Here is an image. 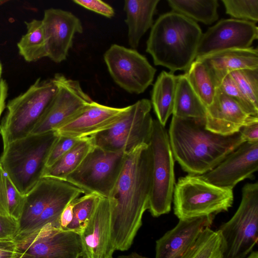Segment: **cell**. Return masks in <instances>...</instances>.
I'll return each instance as SVG.
<instances>
[{
    "label": "cell",
    "mask_w": 258,
    "mask_h": 258,
    "mask_svg": "<svg viewBox=\"0 0 258 258\" xmlns=\"http://www.w3.org/2000/svg\"><path fill=\"white\" fill-rule=\"evenodd\" d=\"M152 159L149 145L125 154L120 172L108 198L111 238L116 250L132 245L149 208Z\"/></svg>",
    "instance_id": "obj_1"
},
{
    "label": "cell",
    "mask_w": 258,
    "mask_h": 258,
    "mask_svg": "<svg viewBox=\"0 0 258 258\" xmlns=\"http://www.w3.org/2000/svg\"><path fill=\"white\" fill-rule=\"evenodd\" d=\"M168 134L174 160L192 175L212 170L244 142L239 132L223 136L207 130L205 118L172 115Z\"/></svg>",
    "instance_id": "obj_2"
},
{
    "label": "cell",
    "mask_w": 258,
    "mask_h": 258,
    "mask_svg": "<svg viewBox=\"0 0 258 258\" xmlns=\"http://www.w3.org/2000/svg\"><path fill=\"white\" fill-rule=\"evenodd\" d=\"M203 33L197 22L174 11L159 17L153 24L146 51L156 66L173 73L186 72L195 61Z\"/></svg>",
    "instance_id": "obj_3"
},
{
    "label": "cell",
    "mask_w": 258,
    "mask_h": 258,
    "mask_svg": "<svg viewBox=\"0 0 258 258\" xmlns=\"http://www.w3.org/2000/svg\"><path fill=\"white\" fill-rule=\"evenodd\" d=\"M58 136L55 131L31 134L3 148L0 165L22 195L29 193L43 177Z\"/></svg>",
    "instance_id": "obj_4"
},
{
    "label": "cell",
    "mask_w": 258,
    "mask_h": 258,
    "mask_svg": "<svg viewBox=\"0 0 258 258\" xmlns=\"http://www.w3.org/2000/svg\"><path fill=\"white\" fill-rule=\"evenodd\" d=\"M57 91L55 78H38L28 89L10 100L0 125L3 148L32 134L52 102Z\"/></svg>",
    "instance_id": "obj_5"
},
{
    "label": "cell",
    "mask_w": 258,
    "mask_h": 258,
    "mask_svg": "<svg viewBox=\"0 0 258 258\" xmlns=\"http://www.w3.org/2000/svg\"><path fill=\"white\" fill-rule=\"evenodd\" d=\"M233 190L210 183L199 175L188 174L175 183L173 200L174 213L180 219L215 216L232 207Z\"/></svg>",
    "instance_id": "obj_6"
},
{
    "label": "cell",
    "mask_w": 258,
    "mask_h": 258,
    "mask_svg": "<svg viewBox=\"0 0 258 258\" xmlns=\"http://www.w3.org/2000/svg\"><path fill=\"white\" fill-rule=\"evenodd\" d=\"M150 100L142 99L127 106L122 116L109 128L89 137L94 146L127 154L144 144L149 145L153 119Z\"/></svg>",
    "instance_id": "obj_7"
},
{
    "label": "cell",
    "mask_w": 258,
    "mask_h": 258,
    "mask_svg": "<svg viewBox=\"0 0 258 258\" xmlns=\"http://www.w3.org/2000/svg\"><path fill=\"white\" fill-rule=\"evenodd\" d=\"M224 243L223 258H245L258 241V183H247L235 214L218 229Z\"/></svg>",
    "instance_id": "obj_8"
},
{
    "label": "cell",
    "mask_w": 258,
    "mask_h": 258,
    "mask_svg": "<svg viewBox=\"0 0 258 258\" xmlns=\"http://www.w3.org/2000/svg\"><path fill=\"white\" fill-rule=\"evenodd\" d=\"M149 146L152 165L148 210L152 216L158 217L168 214L171 210L175 179V160L168 132L157 119H153Z\"/></svg>",
    "instance_id": "obj_9"
},
{
    "label": "cell",
    "mask_w": 258,
    "mask_h": 258,
    "mask_svg": "<svg viewBox=\"0 0 258 258\" xmlns=\"http://www.w3.org/2000/svg\"><path fill=\"white\" fill-rule=\"evenodd\" d=\"M126 154L94 146L64 181L86 194L108 198L120 172Z\"/></svg>",
    "instance_id": "obj_10"
},
{
    "label": "cell",
    "mask_w": 258,
    "mask_h": 258,
    "mask_svg": "<svg viewBox=\"0 0 258 258\" xmlns=\"http://www.w3.org/2000/svg\"><path fill=\"white\" fill-rule=\"evenodd\" d=\"M103 57L113 81L128 93L140 94L152 84L156 70L135 49L113 44Z\"/></svg>",
    "instance_id": "obj_11"
},
{
    "label": "cell",
    "mask_w": 258,
    "mask_h": 258,
    "mask_svg": "<svg viewBox=\"0 0 258 258\" xmlns=\"http://www.w3.org/2000/svg\"><path fill=\"white\" fill-rule=\"evenodd\" d=\"M21 258H61L82 255L79 233L56 228L47 224L27 235L16 238Z\"/></svg>",
    "instance_id": "obj_12"
},
{
    "label": "cell",
    "mask_w": 258,
    "mask_h": 258,
    "mask_svg": "<svg viewBox=\"0 0 258 258\" xmlns=\"http://www.w3.org/2000/svg\"><path fill=\"white\" fill-rule=\"evenodd\" d=\"M56 94L32 134L55 131L59 126L93 100L79 81L61 74H55Z\"/></svg>",
    "instance_id": "obj_13"
},
{
    "label": "cell",
    "mask_w": 258,
    "mask_h": 258,
    "mask_svg": "<svg viewBox=\"0 0 258 258\" xmlns=\"http://www.w3.org/2000/svg\"><path fill=\"white\" fill-rule=\"evenodd\" d=\"M257 38L255 23L235 19H222L202 34L196 59L226 50L248 48Z\"/></svg>",
    "instance_id": "obj_14"
},
{
    "label": "cell",
    "mask_w": 258,
    "mask_h": 258,
    "mask_svg": "<svg viewBox=\"0 0 258 258\" xmlns=\"http://www.w3.org/2000/svg\"><path fill=\"white\" fill-rule=\"evenodd\" d=\"M258 169V142H245L210 171L199 175L219 187L232 189L240 181L253 179Z\"/></svg>",
    "instance_id": "obj_15"
},
{
    "label": "cell",
    "mask_w": 258,
    "mask_h": 258,
    "mask_svg": "<svg viewBox=\"0 0 258 258\" xmlns=\"http://www.w3.org/2000/svg\"><path fill=\"white\" fill-rule=\"evenodd\" d=\"M42 22L47 57L56 63L65 60L73 46L75 35L83 33L81 20L69 11L49 8L45 10Z\"/></svg>",
    "instance_id": "obj_16"
},
{
    "label": "cell",
    "mask_w": 258,
    "mask_h": 258,
    "mask_svg": "<svg viewBox=\"0 0 258 258\" xmlns=\"http://www.w3.org/2000/svg\"><path fill=\"white\" fill-rule=\"evenodd\" d=\"M126 108L110 107L93 101L55 131L58 135L73 138H88L112 126L122 116Z\"/></svg>",
    "instance_id": "obj_17"
},
{
    "label": "cell",
    "mask_w": 258,
    "mask_h": 258,
    "mask_svg": "<svg viewBox=\"0 0 258 258\" xmlns=\"http://www.w3.org/2000/svg\"><path fill=\"white\" fill-rule=\"evenodd\" d=\"M82 258H112L116 250L110 226L108 199L100 197L85 227L80 234Z\"/></svg>",
    "instance_id": "obj_18"
},
{
    "label": "cell",
    "mask_w": 258,
    "mask_h": 258,
    "mask_svg": "<svg viewBox=\"0 0 258 258\" xmlns=\"http://www.w3.org/2000/svg\"><path fill=\"white\" fill-rule=\"evenodd\" d=\"M214 216L180 219L156 242L155 258H183L201 233L210 227Z\"/></svg>",
    "instance_id": "obj_19"
},
{
    "label": "cell",
    "mask_w": 258,
    "mask_h": 258,
    "mask_svg": "<svg viewBox=\"0 0 258 258\" xmlns=\"http://www.w3.org/2000/svg\"><path fill=\"white\" fill-rule=\"evenodd\" d=\"M205 119L207 130L223 136L234 134L242 127L258 122V117L247 114L219 88L212 103L207 108Z\"/></svg>",
    "instance_id": "obj_20"
},
{
    "label": "cell",
    "mask_w": 258,
    "mask_h": 258,
    "mask_svg": "<svg viewBox=\"0 0 258 258\" xmlns=\"http://www.w3.org/2000/svg\"><path fill=\"white\" fill-rule=\"evenodd\" d=\"M70 184L58 179L42 177L36 185L24 196V204L19 220L20 228L17 235L36 220L52 201Z\"/></svg>",
    "instance_id": "obj_21"
},
{
    "label": "cell",
    "mask_w": 258,
    "mask_h": 258,
    "mask_svg": "<svg viewBox=\"0 0 258 258\" xmlns=\"http://www.w3.org/2000/svg\"><path fill=\"white\" fill-rule=\"evenodd\" d=\"M196 59L206 64L218 87L224 78L234 71L258 68V51L251 47L226 50Z\"/></svg>",
    "instance_id": "obj_22"
},
{
    "label": "cell",
    "mask_w": 258,
    "mask_h": 258,
    "mask_svg": "<svg viewBox=\"0 0 258 258\" xmlns=\"http://www.w3.org/2000/svg\"><path fill=\"white\" fill-rule=\"evenodd\" d=\"M159 0H125L123 10L131 48H137L141 38L153 25V16Z\"/></svg>",
    "instance_id": "obj_23"
},
{
    "label": "cell",
    "mask_w": 258,
    "mask_h": 258,
    "mask_svg": "<svg viewBox=\"0 0 258 258\" xmlns=\"http://www.w3.org/2000/svg\"><path fill=\"white\" fill-rule=\"evenodd\" d=\"M177 80V76L163 71L153 85L150 101L157 120L163 126L173 113Z\"/></svg>",
    "instance_id": "obj_24"
},
{
    "label": "cell",
    "mask_w": 258,
    "mask_h": 258,
    "mask_svg": "<svg viewBox=\"0 0 258 258\" xmlns=\"http://www.w3.org/2000/svg\"><path fill=\"white\" fill-rule=\"evenodd\" d=\"M207 108L198 96L185 74L177 76L173 116L181 118H205Z\"/></svg>",
    "instance_id": "obj_25"
},
{
    "label": "cell",
    "mask_w": 258,
    "mask_h": 258,
    "mask_svg": "<svg viewBox=\"0 0 258 258\" xmlns=\"http://www.w3.org/2000/svg\"><path fill=\"white\" fill-rule=\"evenodd\" d=\"M82 194L85 193L82 189L71 184L52 201L36 220L19 234L15 239L38 230L47 224L60 228V218L63 210Z\"/></svg>",
    "instance_id": "obj_26"
},
{
    "label": "cell",
    "mask_w": 258,
    "mask_h": 258,
    "mask_svg": "<svg viewBox=\"0 0 258 258\" xmlns=\"http://www.w3.org/2000/svg\"><path fill=\"white\" fill-rule=\"evenodd\" d=\"M27 32L17 44L19 54L27 62L47 57L46 39L41 20L25 22Z\"/></svg>",
    "instance_id": "obj_27"
},
{
    "label": "cell",
    "mask_w": 258,
    "mask_h": 258,
    "mask_svg": "<svg viewBox=\"0 0 258 258\" xmlns=\"http://www.w3.org/2000/svg\"><path fill=\"white\" fill-rule=\"evenodd\" d=\"M93 147L89 137L81 139L51 166L46 168L43 177H51L63 180L77 168Z\"/></svg>",
    "instance_id": "obj_28"
},
{
    "label": "cell",
    "mask_w": 258,
    "mask_h": 258,
    "mask_svg": "<svg viewBox=\"0 0 258 258\" xmlns=\"http://www.w3.org/2000/svg\"><path fill=\"white\" fill-rule=\"evenodd\" d=\"M172 11L195 21L210 25L218 19L217 0H168Z\"/></svg>",
    "instance_id": "obj_29"
},
{
    "label": "cell",
    "mask_w": 258,
    "mask_h": 258,
    "mask_svg": "<svg viewBox=\"0 0 258 258\" xmlns=\"http://www.w3.org/2000/svg\"><path fill=\"white\" fill-rule=\"evenodd\" d=\"M184 74L207 108L212 103L218 88L208 68L201 60L195 59Z\"/></svg>",
    "instance_id": "obj_30"
},
{
    "label": "cell",
    "mask_w": 258,
    "mask_h": 258,
    "mask_svg": "<svg viewBox=\"0 0 258 258\" xmlns=\"http://www.w3.org/2000/svg\"><path fill=\"white\" fill-rule=\"evenodd\" d=\"M22 195L0 165V215L19 220L24 204Z\"/></svg>",
    "instance_id": "obj_31"
},
{
    "label": "cell",
    "mask_w": 258,
    "mask_h": 258,
    "mask_svg": "<svg viewBox=\"0 0 258 258\" xmlns=\"http://www.w3.org/2000/svg\"><path fill=\"white\" fill-rule=\"evenodd\" d=\"M224 243L218 230L205 228L183 258H223Z\"/></svg>",
    "instance_id": "obj_32"
},
{
    "label": "cell",
    "mask_w": 258,
    "mask_h": 258,
    "mask_svg": "<svg viewBox=\"0 0 258 258\" xmlns=\"http://www.w3.org/2000/svg\"><path fill=\"white\" fill-rule=\"evenodd\" d=\"M100 198V197L95 194H86L74 200L73 219L66 230L74 231L80 234L92 214Z\"/></svg>",
    "instance_id": "obj_33"
},
{
    "label": "cell",
    "mask_w": 258,
    "mask_h": 258,
    "mask_svg": "<svg viewBox=\"0 0 258 258\" xmlns=\"http://www.w3.org/2000/svg\"><path fill=\"white\" fill-rule=\"evenodd\" d=\"M229 75L251 103L258 108V68L239 70Z\"/></svg>",
    "instance_id": "obj_34"
},
{
    "label": "cell",
    "mask_w": 258,
    "mask_h": 258,
    "mask_svg": "<svg viewBox=\"0 0 258 258\" xmlns=\"http://www.w3.org/2000/svg\"><path fill=\"white\" fill-rule=\"evenodd\" d=\"M226 13L235 19L257 23L258 0H222Z\"/></svg>",
    "instance_id": "obj_35"
},
{
    "label": "cell",
    "mask_w": 258,
    "mask_h": 258,
    "mask_svg": "<svg viewBox=\"0 0 258 258\" xmlns=\"http://www.w3.org/2000/svg\"><path fill=\"white\" fill-rule=\"evenodd\" d=\"M218 88L237 103L247 114L258 117V108L241 91L229 75L224 78Z\"/></svg>",
    "instance_id": "obj_36"
},
{
    "label": "cell",
    "mask_w": 258,
    "mask_h": 258,
    "mask_svg": "<svg viewBox=\"0 0 258 258\" xmlns=\"http://www.w3.org/2000/svg\"><path fill=\"white\" fill-rule=\"evenodd\" d=\"M81 139L58 135L49 154L46 168L54 163Z\"/></svg>",
    "instance_id": "obj_37"
},
{
    "label": "cell",
    "mask_w": 258,
    "mask_h": 258,
    "mask_svg": "<svg viewBox=\"0 0 258 258\" xmlns=\"http://www.w3.org/2000/svg\"><path fill=\"white\" fill-rule=\"evenodd\" d=\"M19 228L18 220L0 215V242L15 240Z\"/></svg>",
    "instance_id": "obj_38"
},
{
    "label": "cell",
    "mask_w": 258,
    "mask_h": 258,
    "mask_svg": "<svg viewBox=\"0 0 258 258\" xmlns=\"http://www.w3.org/2000/svg\"><path fill=\"white\" fill-rule=\"evenodd\" d=\"M73 2L87 10L94 12L108 18L113 17L115 14L113 8L102 1L74 0Z\"/></svg>",
    "instance_id": "obj_39"
},
{
    "label": "cell",
    "mask_w": 258,
    "mask_h": 258,
    "mask_svg": "<svg viewBox=\"0 0 258 258\" xmlns=\"http://www.w3.org/2000/svg\"><path fill=\"white\" fill-rule=\"evenodd\" d=\"M19 257L15 240L0 242V258H18Z\"/></svg>",
    "instance_id": "obj_40"
},
{
    "label": "cell",
    "mask_w": 258,
    "mask_h": 258,
    "mask_svg": "<svg viewBox=\"0 0 258 258\" xmlns=\"http://www.w3.org/2000/svg\"><path fill=\"white\" fill-rule=\"evenodd\" d=\"M239 132L244 142H258V122L242 127Z\"/></svg>",
    "instance_id": "obj_41"
},
{
    "label": "cell",
    "mask_w": 258,
    "mask_h": 258,
    "mask_svg": "<svg viewBox=\"0 0 258 258\" xmlns=\"http://www.w3.org/2000/svg\"><path fill=\"white\" fill-rule=\"evenodd\" d=\"M73 201L70 203L63 210L60 218V228L66 230L67 227L71 223L73 216Z\"/></svg>",
    "instance_id": "obj_42"
},
{
    "label": "cell",
    "mask_w": 258,
    "mask_h": 258,
    "mask_svg": "<svg viewBox=\"0 0 258 258\" xmlns=\"http://www.w3.org/2000/svg\"><path fill=\"white\" fill-rule=\"evenodd\" d=\"M8 87L6 81H0V117L5 108L6 100L8 95Z\"/></svg>",
    "instance_id": "obj_43"
},
{
    "label": "cell",
    "mask_w": 258,
    "mask_h": 258,
    "mask_svg": "<svg viewBox=\"0 0 258 258\" xmlns=\"http://www.w3.org/2000/svg\"><path fill=\"white\" fill-rule=\"evenodd\" d=\"M112 258H148L146 256L142 255L136 252H133L128 255H119L116 257Z\"/></svg>",
    "instance_id": "obj_44"
},
{
    "label": "cell",
    "mask_w": 258,
    "mask_h": 258,
    "mask_svg": "<svg viewBox=\"0 0 258 258\" xmlns=\"http://www.w3.org/2000/svg\"><path fill=\"white\" fill-rule=\"evenodd\" d=\"M245 258H258L257 251H252Z\"/></svg>",
    "instance_id": "obj_45"
},
{
    "label": "cell",
    "mask_w": 258,
    "mask_h": 258,
    "mask_svg": "<svg viewBox=\"0 0 258 258\" xmlns=\"http://www.w3.org/2000/svg\"><path fill=\"white\" fill-rule=\"evenodd\" d=\"M61 258H82L81 254H76Z\"/></svg>",
    "instance_id": "obj_46"
},
{
    "label": "cell",
    "mask_w": 258,
    "mask_h": 258,
    "mask_svg": "<svg viewBox=\"0 0 258 258\" xmlns=\"http://www.w3.org/2000/svg\"><path fill=\"white\" fill-rule=\"evenodd\" d=\"M2 74V66L0 62V81L2 80V79H1Z\"/></svg>",
    "instance_id": "obj_47"
}]
</instances>
